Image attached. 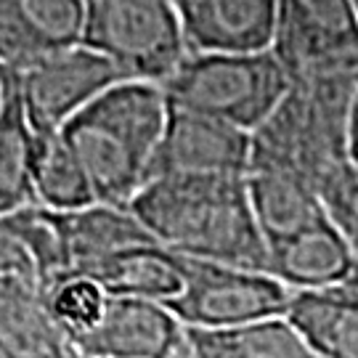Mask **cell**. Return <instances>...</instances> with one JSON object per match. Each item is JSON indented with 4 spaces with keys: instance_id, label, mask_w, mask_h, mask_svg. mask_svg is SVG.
<instances>
[{
    "instance_id": "obj_1",
    "label": "cell",
    "mask_w": 358,
    "mask_h": 358,
    "mask_svg": "<svg viewBox=\"0 0 358 358\" xmlns=\"http://www.w3.org/2000/svg\"><path fill=\"white\" fill-rule=\"evenodd\" d=\"M128 210L154 242L196 260L268 268V244L257 229L244 176H167L143 183Z\"/></svg>"
},
{
    "instance_id": "obj_2",
    "label": "cell",
    "mask_w": 358,
    "mask_h": 358,
    "mask_svg": "<svg viewBox=\"0 0 358 358\" xmlns=\"http://www.w3.org/2000/svg\"><path fill=\"white\" fill-rule=\"evenodd\" d=\"M165 120L167 99L157 83L120 80L62 128L85 167L96 202L115 207L133 202L146 183Z\"/></svg>"
},
{
    "instance_id": "obj_3",
    "label": "cell",
    "mask_w": 358,
    "mask_h": 358,
    "mask_svg": "<svg viewBox=\"0 0 358 358\" xmlns=\"http://www.w3.org/2000/svg\"><path fill=\"white\" fill-rule=\"evenodd\" d=\"M358 72H324L289 80V88L252 133L250 165L287 167L310 180H324L350 162L348 130Z\"/></svg>"
},
{
    "instance_id": "obj_4",
    "label": "cell",
    "mask_w": 358,
    "mask_h": 358,
    "mask_svg": "<svg viewBox=\"0 0 358 358\" xmlns=\"http://www.w3.org/2000/svg\"><path fill=\"white\" fill-rule=\"evenodd\" d=\"M159 88L170 106L252 133L282 101L289 75L271 48L202 51L189 53Z\"/></svg>"
},
{
    "instance_id": "obj_5",
    "label": "cell",
    "mask_w": 358,
    "mask_h": 358,
    "mask_svg": "<svg viewBox=\"0 0 358 358\" xmlns=\"http://www.w3.org/2000/svg\"><path fill=\"white\" fill-rule=\"evenodd\" d=\"M80 43L106 56L125 80L157 85L189 56L173 0H85Z\"/></svg>"
},
{
    "instance_id": "obj_6",
    "label": "cell",
    "mask_w": 358,
    "mask_h": 358,
    "mask_svg": "<svg viewBox=\"0 0 358 358\" xmlns=\"http://www.w3.org/2000/svg\"><path fill=\"white\" fill-rule=\"evenodd\" d=\"M292 289L266 271L183 255V287L165 306L186 329H231L284 316Z\"/></svg>"
},
{
    "instance_id": "obj_7",
    "label": "cell",
    "mask_w": 358,
    "mask_h": 358,
    "mask_svg": "<svg viewBox=\"0 0 358 358\" xmlns=\"http://www.w3.org/2000/svg\"><path fill=\"white\" fill-rule=\"evenodd\" d=\"M16 77L27 120L38 136L62 133L66 122L99 93L125 80L106 56L77 43L40 53L22 66H8Z\"/></svg>"
},
{
    "instance_id": "obj_8",
    "label": "cell",
    "mask_w": 358,
    "mask_h": 358,
    "mask_svg": "<svg viewBox=\"0 0 358 358\" xmlns=\"http://www.w3.org/2000/svg\"><path fill=\"white\" fill-rule=\"evenodd\" d=\"M271 51L289 80L358 72V11L353 0H276Z\"/></svg>"
},
{
    "instance_id": "obj_9",
    "label": "cell",
    "mask_w": 358,
    "mask_h": 358,
    "mask_svg": "<svg viewBox=\"0 0 358 358\" xmlns=\"http://www.w3.org/2000/svg\"><path fill=\"white\" fill-rule=\"evenodd\" d=\"M250 133L223 120L167 103L165 130L146 183L167 176H247Z\"/></svg>"
},
{
    "instance_id": "obj_10",
    "label": "cell",
    "mask_w": 358,
    "mask_h": 358,
    "mask_svg": "<svg viewBox=\"0 0 358 358\" xmlns=\"http://www.w3.org/2000/svg\"><path fill=\"white\" fill-rule=\"evenodd\" d=\"M186 345L178 316L141 297H109L101 321L72 343L80 358H173Z\"/></svg>"
},
{
    "instance_id": "obj_11",
    "label": "cell",
    "mask_w": 358,
    "mask_h": 358,
    "mask_svg": "<svg viewBox=\"0 0 358 358\" xmlns=\"http://www.w3.org/2000/svg\"><path fill=\"white\" fill-rule=\"evenodd\" d=\"M266 273L292 292L358 287V257L332 220L321 217L282 242L268 244Z\"/></svg>"
},
{
    "instance_id": "obj_12",
    "label": "cell",
    "mask_w": 358,
    "mask_h": 358,
    "mask_svg": "<svg viewBox=\"0 0 358 358\" xmlns=\"http://www.w3.org/2000/svg\"><path fill=\"white\" fill-rule=\"evenodd\" d=\"M189 53L271 48L276 0H173Z\"/></svg>"
},
{
    "instance_id": "obj_13",
    "label": "cell",
    "mask_w": 358,
    "mask_h": 358,
    "mask_svg": "<svg viewBox=\"0 0 358 358\" xmlns=\"http://www.w3.org/2000/svg\"><path fill=\"white\" fill-rule=\"evenodd\" d=\"M51 213L64 247L66 273L69 271L83 273L120 250L154 242V236L143 229V223L128 207L93 202L66 213H56V210Z\"/></svg>"
},
{
    "instance_id": "obj_14",
    "label": "cell",
    "mask_w": 358,
    "mask_h": 358,
    "mask_svg": "<svg viewBox=\"0 0 358 358\" xmlns=\"http://www.w3.org/2000/svg\"><path fill=\"white\" fill-rule=\"evenodd\" d=\"M247 196L266 244L282 242L310 223L327 217L316 186L287 167L250 165Z\"/></svg>"
},
{
    "instance_id": "obj_15",
    "label": "cell",
    "mask_w": 358,
    "mask_h": 358,
    "mask_svg": "<svg viewBox=\"0 0 358 358\" xmlns=\"http://www.w3.org/2000/svg\"><path fill=\"white\" fill-rule=\"evenodd\" d=\"M83 276L101 284L109 297H141L167 303L183 287V255L159 242L136 244L103 257L101 263L83 271Z\"/></svg>"
},
{
    "instance_id": "obj_16",
    "label": "cell",
    "mask_w": 358,
    "mask_h": 358,
    "mask_svg": "<svg viewBox=\"0 0 358 358\" xmlns=\"http://www.w3.org/2000/svg\"><path fill=\"white\" fill-rule=\"evenodd\" d=\"M284 316L321 358H358V287L294 292Z\"/></svg>"
},
{
    "instance_id": "obj_17",
    "label": "cell",
    "mask_w": 358,
    "mask_h": 358,
    "mask_svg": "<svg viewBox=\"0 0 358 358\" xmlns=\"http://www.w3.org/2000/svg\"><path fill=\"white\" fill-rule=\"evenodd\" d=\"M35 152L38 136L27 120L16 77L0 64V215L35 202Z\"/></svg>"
},
{
    "instance_id": "obj_18",
    "label": "cell",
    "mask_w": 358,
    "mask_h": 358,
    "mask_svg": "<svg viewBox=\"0 0 358 358\" xmlns=\"http://www.w3.org/2000/svg\"><path fill=\"white\" fill-rule=\"evenodd\" d=\"M64 343L38 284L0 276V353L6 358H51Z\"/></svg>"
},
{
    "instance_id": "obj_19",
    "label": "cell",
    "mask_w": 358,
    "mask_h": 358,
    "mask_svg": "<svg viewBox=\"0 0 358 358\" xmlns=\"http://www.w3.org/2000/svg\"><path fill=\"white\" fill-rule=\"evenodd\" d=\"M194 358H321L287 316L231 329H186Z\"/></svg>"
},
{
    "instance_id": "obj_20",
    "label": "cell",
    "mask_w": 358,
    "mask_h": 358,
    "mask_svg": "<svg viewBox=\"0 0 358 358\" xmlns=\"http://www.w3.org/2000/svg\"><path fill=\"white\" fill-rule=\"evenodd\" d=\"M32 192H35V205L56 210V213H66V210H77L96 202L85 167L62 133L38 136Z\"/></svg>"
},
{
    "instance_id": "obj_21",
    "label": "cell",
    "mask_w": 358,
    "mask_h": 358,
    "mask_svg": "<svg viewBox=\"0 0 358 358\" xmlns=\"http://www.w3.org/2000/svg\"><path fill=\"white\" fill-rule=\"evenodd\" d=\"M40 292L51 313V321L69 345L101 321L106 303H109V294L101 284L83 273H72V271L40 287Z\"/></svg>"
},
{
    "instance_id": "obj_22",
    "label": "cell",
    "mask_w": 358,
    "mask_h": 358,
    "mask_svg": "<svg viewBox=\"0 0 358 358\" xmlns=\"http://www.w3.org/2000/svg\"><path fill=\"white\" fill-rule=\"evenodd\" d=\"M324 213L358 257V165L350 159L319 186Z\"/></svg>"
},
{
    "instance_id": "obj_23",
    "label": "cell",
    "mask_w": 358,
    "mask_h": 358,
    "mask_svg": "<svg viewBox=\"0 0 358 358\" xmlns=\"http://www.w3.org/2000/svg\"><path fill=\"white\" fill-rule=\"evenodd\" d=\"M348 152L350 159L358 165V88L353 96V106H350V130H348Z\"/></svg>"
},
{
    "instance_id": "obj_24",
    "label": "cell",
    "mask_w": 358,
    "mask_h": 358,
    "mask_svg": "<svg viewBox=\"0 0 358 358\" xmlns=\"http://www.w3.org/2000/svg\"><path fill=\"white\" fill-rule=\"evenodd\" d=\"M51 358H80V353H77V350L69 345V343H64V345L59 348V350H56Z\"/></svg>"
},
{
    "instance_id": "obj_25",
    "label": "cell",
    "mask_w": 358,
    "mask_h": 358,
    "mask_svg": "<svg viewBox=\"0 0 358 358\" xmlns=\"http://www.w3.org/2000/svg\"><path fill=\"white\" fill-rule=\"evenodd\" d=\"M173 358H194V353H192V348L186 345V348H183V350H180V353H178V356H173Z\"/></svg>"
},
{
    "instance_id": "obj_26",
    "label": "cell",
    "mask_w": 358,
    "mask_h": 358,
    "mask_svg": "<svg viewBox=\"0 0 358 358\" xmlns=\"http://www.w3.org/2000/svg\"><path fill=\"white\" fill-rule=\"evenodd\" d=\"M353 6H356V11H358V0H353Z\"/></svg>"
},
{
    "instance_id": "obj_27",
    "label": "cell",
    "mask_w": 358,
    "mask_h": 358,
    "mask_svg": "<svg viewBox=\"0 0 358 358\" xmlns=\"http://www.w3.org/2000/svg\"><path fill=\"white\" fill-rule=\"evenodd\" d=\"M0 358H6V356H3V353H0Z\"/></svg>"
}]
</instances>
